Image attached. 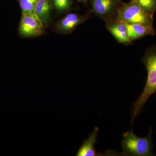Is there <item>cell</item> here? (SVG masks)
Here are the masks:
<instances>
[{
	"label": "cell",
	"instance_id": "cell-1",
	"mask_svg": "<svg viewBox=\"0 0 156 156\" xmlns=\"http://www.w3.org/2000/svg\"><path fill=\"white\" fill-rule=\"evenodd\" d=\"M142 61L147 71V79L142 93L132 107V124L134 123V119L142 110L148 99L156 92V46L148 50Z\"/></svg>",
	"mask_w": 156,
	"mask_h": 156
},
{
	"label": "cell",
	"instance_id": "cell-2",
	"mask_svg": "<svg viewBox=\"0 0 156 156\" xmlns=\"http://www.w3.org/2000/svg\"><path fill=\"white\" fill-rule=\"evenodd\" d=\"M150 131L147 136L140 137L134 134L133 131H128L123 134L122 141V156H150L154 155L153 152V140Z\"/></svg>",
	"mask_w": 156,
	"mask_h": 156
},
{
	"label": "cell",
	"instance_id": "cell-3",
	"mask_svg": "<svg viewBox=\"0 0 156 156\" xmlns=\"http://www.w3.org/2000/svg\"><path fill=\"white\" fill-rule=\"evenodd\" d=\"M129 24L153 25V16L146 13L136 1L122 4L118 11L115 19Z\"/></svg>",
	"mask_w": 156,
	"mask_h": 156
},
{
	"label": "cell",
	"instance_id": "cell-4",
	"mask_svg": "<svg viewBox=\"0 0 156 156\" xmlns=\"http://www.w3.org/2000/svg\"><path fill=\"white\" fill-rule=\"evenodd\" d=\"M19 32L21 36L26 37L40 36L44 32V25L34 12L22 14Z\"/></svg>",
	"mask_w": 156,
	"mask_h": 156
},
{
	"label": "cell",
	"instance_id": "cell-5",
	"mask_svg": "<svg viewBox=\"0 0 156 156\" xmlns=\"http://www.w3.org/2000/svg\"><path fill=\"white\" fill-rule=\"evenodd\" d=\"M122 2L121 0H91L93 13L107 22L115 19Z\"/></svg>",
	"mask_w": 156,
	"mask_h": 156
},
{
	"label": "cell",
	"instance_id": "cell-6",
	"mask_svg": "<svg viewBox=\"0 0 156 156\" xmlns=\"http://www.w3.org/2000/svg\"><path fill=\"white\" fill-rule=\"evenodd\" d=\"M88 18L89 17L87 15L69 13L57 23L56 30L62 34H70L77 27L86 21Z\"/></svg>",
	"mask_w": 156,
	"mask_h": 156
},
{
	"label": "cell",
	"instance_id": "cell-7",
	"mask_svg": "<svg viewBox=\"0 0 156 156\" xmlns=\"http://www.w3.org/2000/svg\"><path fill=\"white\" fill-rule=\"evenodd\" d=\"M107 23L108 29L118 41L125 44L131 43V41L128 37V30L125 23L116 19Z\"/></svg>",
	"mask_w": 156,
	"mask_h": 156
},
{
	"label": "cell",
	"instance_id": "cell-8",
	"mask_svg": "<svg viewBox=\"0 0 156 156\" xmlns=\"http://www.w3.org/2000/svg\"><path fill=\"white\" fill-rule=\"evenodd\" d=\"M125 23L128 30V37L131 41L149 35H154L155 34L153 25L146 26L140 24Z\"/></svg>",
	"mask_w": 156,
	"mask_h": 156
},
{
	"label": "cell",
	"instance_id": "cell-9",
	"mask_svg": "<svg viewBox=\"0 0 156 156\" xmlns=\"http://www.w3.org/2000/svg\"><path fill=\"white\" fill-rule=\"evenodd\" d=\"M98 128L95 127L94 130L89 135L88 139L84 140L83 144L78 150L77 156H98L96 152L95 145L97 141Z\"/></svg>",
	"mask_w": 156,
	"mask_h": 156
},
{
	"label": "cell",
	"instance_id": "cell-10",
	"mask_svg": "<svg viewBox=\"0 0 156 156\" xmlns=\"http://www.w3.org/2000/svg\"><path fill=\"white\" fill-rule=\"evenodd\" d=\"M52 9L51 0H38L37 2L34 13L41 20L44 26L50 23Z\"/></svg>",
	"mask_w": 156,
	"mask_h": 156
},
{
	"label": "cell",
	"instance_id": "cell-11",
	"mask_svg": "<svg viewBox=\"0 0 156 156\" xmlns=\"http://www.w3.org/2000/svg\"><path fill=\"white\" fill-rule=\"evenodd\" d=\"M145 12L153 15L156 12V0H134Z\"/></svg>",
	"mask_w": 156,
	"mask_h": 156
},
{
	"label": "cell",
	"instance_id": "cell-12",
	"mask_svg": "<svg viewBox=\"0 0 156 156\" xmlns=\"http://www.w3.org/2000/svg\"><path fill=\"white\" fill-rule=\"evenodd\" d=\"M38 0H19L20 6L22 14L34 12Z\"/></svg>",
	"mask_w": 156,
	"mask_h": 156
},
{
	"label": "cell",
	"instance_id": "cell-13",
	"mask_svg": "<svg viewBox=\"0 0 156 156\" xmlns=\"http://www.w3.org/2000/svg\"><path fill=\"white\" fill-rule=\"evenodd\" d=\"M54 8L59 12L69 10L72 4V0H52Z\"/></svg>",
	"mask_w": 156,
	"mask_h": 156
},
{
	"label": "cell",
	"instance_id": "cell-14",
	"mask_svg": "<svg viewBox=\"0 0 156 156\" xmlns=\"http://www.w3.org/2000/svg\"><path fill=\"white\" fill-rule=\"evenodd\" d=\"M88 0H78L79 2H86Z\"/></svg>",
	"mask_w": 156,
	"mask_h": 156
}]
</instances>
